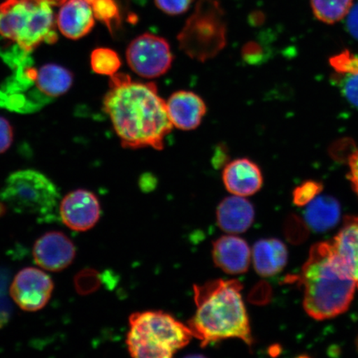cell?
I'll use <instances>...</instances> for the list:
<instances>
[{
  "instance_id": "15",
  "label": "cell",
  "mask_w": 358,
  "mask_h": 358,
  "mask_svg": "<svg viewBox=\"0 0 358 358\" xmlns=\"http://www.w3.org/2000/svg\"><path fill=\"white\" fill-rule=\"evenodd\" d=\"M95 16L87 0H66L57 15V27L64 37L78 40L95 26Z\"/></svg>"
},
{
  "instance_id": "28",
  "label": "cell",
  "mask_w": 358,
  "mask_h": 358,
  "mask_svg": "<svg viewBox=\"0 0 358 358\" xmlns=\"http://www.w3.org/2000/svg\"><path fill=\"white\" fill-rule=\"evenodd\" d=\"M194 0H155L157 8L168 15L177 16L189 11Z\"/></svg>"
},
{
  "instance_id": "7",
  "label": "cell",
  "mask_w": 358,
  "mask_h": 358,
  "mask_svg": "<svg viewBox=\"0 0 358 358\" xmlns=\"http://www.w3.org/2000/svg\"><path fill=\"white\" fill-rule=\"evenodd\" d=\"M59 199L55 183L33 169L13 173L0 191V199L13 211L36 216L52 213Z\"/></svg>"
},
{
  "instance_id": "22",
  "label": "cell",
  "mask_w": 358,
  "mask_h": 358,
  "mask_svg": "<svg viewBox=\"0 0 358 358\" xmlns=\"http://www.w3.org/2000/svg\"><path fill=\"white\" fill-rule=\"evenodd\" d=\"M93 15L107 27L111 34L122 26V8L120 0H87Z\"/></svg>"
},
{
  "instance_id": "34",
  "label": "cell",
  "mask_w": 358,
  "mask_h": 358,
  "mask_svg": "<svg viewBox=\"0 0 358 358\" xmlns=\"http://www.w3.org/2000/svg\"><path fill=\"white\" fill-rule=\"evenodd\" d=\"M347 16V29L353 38L358 40V2L352 7Z\"/></svg>"
},
{
  "instance_id": "13",
  "label": "cell",
  "mask_w": 358,
  "mask_h": 358,
  "mask_svg": "<svg viewBox=\"0 0 358 358\" xmlns=\"http://www.w3.org/2000/svg\"><path fill=\"white\" fill-rule=\"evenodd\" d=\"M222 181L231 194L248 196L262 189L263 176L261 169L253 161L236 159L224 166Z\"/></svg>"
},
{
  "instance_id": "30",
  "label": "cell",
  "mask_w": 358,
  "mask_h": 358,
  "mask_svg": "<svg viewBox=\"0 0 358 358\" xmlns=\"http://www.w3.org/2000/svg\"><path fill=\"white\" fill-rule=\"evenodd\" d=\"M272 298V289L266 281L259 282L248 294V301L255 306H266Z\"/></svg>"
},
{
  "instance_id": "37",
  "label": "cell",
  "mask_w": 358,
  "mask_h": 358,
  "mask_svg": "<svg viewBox=\"0 0 358 358\" xmlns=\"http://www.w3.org/2000/svg\"><path fill=\"white\" fill-rule=\"evenodd\" d=\"M356 347H357V351H358V336H357V338L356 339Z\"/></svg>"
},
{
  "instance_id": "1",
  "label": "cell",
  "mask_w": 358,
  "mask_h": 358,
  "mask_svg": "<svg viewBox=\"0 0 358 358\" xmlns=\"http://www.w3.org/2000/svg\"><path fill=\"white\" fill-rule=\"evenodd\" d=\"M103 109L125 149L162 150L173 128L166 101L159 95L156 84L133 82L128 74L110 77Z\"/></svg>"
},
{
  "instance_id": "23",
  "label": "cell",
  "mask_w": 358,
  "mask_h": 358,
  "mask_svg": "<svg viewBox=\"0 0 358 358\" xmlns=\"http://www.w3.org/2000/svg\"><path fill=\"white\" fill-rule=\"evenodd\" d=\"M91 66L94 73L112 77L117 73L122 65L117 52L108 48H98L92 52Z\"/></svg>"
},
{
  "instance_id": "29",
  "label": "cell",
  "mask_w": 358,
  "mask_h": 358,
  "mask_svg": "<svg viewBox=\"0 0 358 358\" xmlns=\"http://www.w3.org/2000/svg\"><path fill=\"white\" fill-rule=\"evenodd\" d=\"M340 87L346 100L358 109V74L343 75Z\"/></svg>"
},
{
  "instance_id": "10",
  "label": "cell",
  "mask_w": 358,
  "mask_h": 358,
  "mask_svg": "<svg viewBox=\"0 0 358 358\" xmlns=\"http://www.w3.org/2000/svg\"><path fill=\"white\" fill-rule=\"evenodd\" d=\"M60 216L67 227L86 231L99 221L101 205L93 192L85 189L71 192L60 203Z\"/></svg>"
},
{
  "instance_id": "19",
  "label": "cell",
  "mask_w": 358,
  "mask_h": 358,
  "mask_svg": "<svg viewBox=\"0 0 358 358\" xmlns=\"http://www.w3.org/2000/svg\"><path fill=\"white\" fill-rule=\"evenodd\" d=\"M73 83V75L69 69L60 65L49 64L38 69L34 80L36 90L44 100L64 95Z\"/></svg>"
},
{
  "instance_id": "14",
  "label": "cell",
  "mask_w": 358,
  "mask_h": 358,
  "mask_svg": "<svg viewBox=\"0 0 358 358\" xmlns=\"http://www.w3.org/2000/svg\"><path fill=\"white\" fill-rule=\"evenodd\" d=\"M213 259L215 265L230 275L243 274L250 264L248 243L234 234L222 236L214 241Z\"/></svg>"
},
{
  "instance_id": "21",
  "label": "cell",
  "mask_w": 358,
  "mask_h": 358,
  "mask_svg": "<svg viewBox=\"0 0 358 358\" xmlns=\"http://www.w3.org/2000/svg\"><path fill=\"white\" fill-rule=\"evenodd\" d=\"M313 15L327 24L341 21L353 6V0H310Z\"/></svg>"
},
{
  "instance_id": "16",
  "label": "cell",
  "mask_w": 358,
  "mask_h": 358,
  "mask_svg": "<svg viewBox=\"0 0 358 358\" xmlns=\"http://www.w3.org/2000/svg\"><path fill=\"white\" fill-rule=\"evenodd\" d=\"M255 209L245 196H231L222 200L217 210L218 227L229 234H239L252 227Z\"/></svg>"
},
{
  "instance_id": "11",
  "label": "cell",
  "mask_w": 358,
  "mask_h": 358,
  "mask_svg": "<svg viewBox=\"0 0 358 358\" xmlns=\"http://www.w3.org/2000/svg\"><path fill=\"white\" fill-rule=\"evenodd\" d=\"M33 256L35 263L43 270L59 272L73 262L76 248L73 241L65 234L51 231L36 241Z\"/></svg>"
},
{
  "instance_id": "31",
  "label": "cell",
  "mask_w": 358,
  "mask_h": 358,
  "mask_svg": "<svg viewBox=\"0 0 358 358\" xmlns=\"http://www.w3.org/2000/svg\"><path fill=\"white\" fill-rule=\"evenodd\" d=\"M241 57L243 60L250 65H257L263 61L265 52L262 45L256 41L246 43L241 49Z\"/></svg>"
},
{
  "instance_id": "18",
  "label": "cell",
  "mask_w": 358,
  "mask_h": 358,
  "mask_svg": "<svg viewBox=\"0 0 358 358\" xmlns=\"http://www.w3.org/2000/svg\"><path fill=\"white\" fill-rule=\"evenodd\" d=\"M253 265L259 275L268 277L278 274L288 261L285 245L277 239L259 240L253 246Z\"/></svg>"
},
{
  "instance_id": "3",
  "label": "cell",
  "mask_w": 358,
  "mask_h": 358,
  "mask_svg": "<svg viewBox=\"0 0 358 358\" xmlns=\"http://www.w3.org/2000/svg\"><path fill=\"white\" fill-rule=\"evenodd\" d=\"M303 307L316 320L332 319L348 310L357 284L334 252L332 243L313 245L299 276Z\"/></svg>"
},
{
  "instance_id": "17",
  "label": "cell",
  "mask_w": 358,
  "mask_h": 358,
  "mask_svg": "<svg viewBox=\"0 0 358 358\" xmlns=\"http://www.w3.org/2000/svg\"><path fill=\"white\" fill-rule=\"evenodd\" d=\"M336 256L355 280L358 289V216H348L332 241Z\"/></svg>"
},
{
  "instance_id": "25",
  "label": "cell",
  "mask_w": 358,
  "mask_h": 358,
  "mask_svg": "<svg viewBox=\"0 0 358 358\" xmlns=\"http://www.w3.org/2000/svg\"><path fill=\"white\" fill-rule=\"evenodd\" d=\"M330 65L340 75L358 74V56L344 50L330 58Z\"/></svg>"
},
{
  "instance_id": "2",
  "label": "cell",
  "mask_w": 358,
  "mask_h": 358,
  "mask_svg": "<svg viewBox=\"0 0 358 358\" xmlns=\"http://www.w3.org/2000/svg\"><path fill=\"white\" fill-rule=\"evenodd\" d=\"M243 286L236 280H214L194 286L196 313L189 328L201 346L238 338L253 344L250 321L241 296Z\"/></svg>"
},
{
  "instance_id": "20",
  "label": "cell",
  "mask_w": 358,
  "mask_h": 358,
  "mask_svg": "<svg viewBox=\"0 0 358 358\" xmlns=\"http://www.w3.org/2000/svg\"><path fill=\"white\" fill-rule=\"evenodd\" d=\"M340 215L341 208L337 199L331 196H320L308 203L304 217L312 230L324 232L337 225Z\"/></svg>"
},
{
  "instance_id": "9",
  "label": "cell",
  "mask_w": 358,
  "mask_h": 358,
  "mask_svg": "<svg viewBox=\"0 0 358 358\" xmlns=\"http://www.w3.org/2000/svg\"><path fill=\"white\" fill-rule=\"evenodd\" d=\"M53 289L55 284L50 276L39 268L29 267L15 275L10 294L22 310L36 312L47 306Z\"/></svg>"
},
{
  "instance_id": "36",
  "label": "cell",
  "mask_w": 358,
  "mask_h": 358,
  "mask_svg": "<svg viewBox=\"0 0 358 358\" xmlns=\"http://www.w3.org/2000/svg\"><path fill=\"white\" fill-rule=\"evenodd\" d=\"M264 20H265V16H264L263 13H253L252 17H250V21L252 22L253 24H261L264 22Z\"/></svg>"
},
{
  "instance_id": "26",
  "label": "cell",
  "mask_w": 358,
  "mask_h": 358,
  "mask_svg": "<svg viewBox=\"0 0 358 358\" xmlns=\"http://www.w3.org/2000/svg\"><path fill=\"white\" fill-rule=\"evenodd\" d=\"M285 235L290 243L301 244L308 236L307 225L301 218L290 215L285 222Z\"/></svg>"
},
{
  "instance_id": "4",
  "label": "cell",
  "mask_w": 358,
  "mask_h": 358,
  "mask_svg": "<svg viewBox=\"0 0 358 358\" xmlns=\"http://www.w3.org/2000/svg\"><path fill=\"white\" fill-rule=\"evenodd\" d=\"M66 0H6L0 4V36L25 55L57 42L56 8Z\"/></svg>"
},
{
  "instance_id": "35",
  "label": "cell",
  "mask_w": 358,
  "mask_h": 358,
  "mask_svg": "<svg viewBox=\"0 0 358 358\" xmlns=\"http://www.w3.org/2000/svg\"><path fill=\"white\" fill-rule=\"evenodd\" d=\"M227 159V152L225 146L217 147L216 154H215L213 163L215 167H221L226 163Z\"/></svg>"
},
{
  "instance_id": "33",
  "label": "cell",
  "mask_w": 358,
  "mask_h": 358,
  "mask_svg": "<svg viewBox=\"0 0 358 358\" xmlns=\"http://www.w3.org/2000/svg\"><path fill=\"white\" fill-rule=\"evenodd\" d=\"M349 173L348 178L350 180L353 190L358 196V150H355L350 158L348 159Z\"/></svg>"
},
{
  "instance_id": "8",
  "label": "cell",
  "mask_w": 358,
  "mask_h": 358,
  "mask_svg": "<svg viewBox=\"0 0 358 358\" xmlns=\"http://www.w3.org/2000/svg\"><path fill=\"white\" fill-rule=\"evenodd\" d=\"M127 60L134 73L143 78L155 79L171 69L173 55L166 39L145 33L129 43Z\"/></svg>"
},
{
  "instance_id": "5",
  "label": "cell",
  "mask_w": 358,
  "mask_h": 358,
  "mask_svg": "<svg viewBox=\"0 0 358 358\" xmlns=\"http://www.w3.org/2000/svg\"><path fill=\"white\" fill-rule=\"evenodd\" d=\"M129 323L127 344L134 357H172L194 338L189 326L162 311L132 313Z\"/></svg>"
},
{
  "instance_id": "24",
  "label": "cell",
  "mask_w": 358,
  "mask_h": 358,
  "mask_svg": "<svg viewBox=\"0 0 358 358\" xmlns=\"http://www.w3.org/2000/svg\"><path fill=\"white\" fill-rule=\"evenodd\" d=\"M101 281L99 273L93 268H85L75 276V289L80 294L88 295L100 288Z\"/></svg>"
},
{
  "instance_id": "6",
  "label": "cell",
  "mask_w": 358,
  "mask_h": 358,
  "mask_svg": "<svg viewBox=\"0 0 358 358\" xmlns=\"http://www.w3.org/2000/svg\"><path fill=\"white\" fill-rule=\"evenodd\" d=\"M179 48L192 59L205 62L217 57L227 42L225 12L217 0H199L178 34Z\"/></svg>"
},
{
  "instance_id": "32",
  "label": "cell",
  "mask_w": 358,
  "mask_h": 358,
  "mask_svg": "<svg viewBox=\"0 0 358 358\" xmlns=\"http://www.w3.org/2000/svg\"><path fill=\"white\" fill-rule=\"evenodd\" d=\"M13 129L11 124L0 115V154L4 153L13 144Z\"/></svg>"
},
{
  "instance_id": "12",
  "label": "cell",
  "mask_w": 358,
  "mask_h": 358,
  "mask_svg": "<svg viewBox=\"0 0 358 358\" xmlns=\"http://www.w3.org/2000/svg\"><path fill=\"white\" fill-rule=\"evenodd\" d=\"M170 122L182 131H192L199 127L207 113L203 98L190 91L173 92L166 101Z\"/></svg>"
},
{
  "instance_id": "27",
  "label": "cell",
  "mask_w": 358,
  "mask_h": 358,
  "mask_svg": "<svg viewBox=\"0 0 358 358\" xmlns=\"http://www.w3.org/2000/svg\"><path fill=\"white\" fill-rule=\"evenodd\" d=\"M323 185L316 181H307L294 189L293 201L295 205L303 207L310 203L323 190Z\"/></svg>"
}]
</instances>
